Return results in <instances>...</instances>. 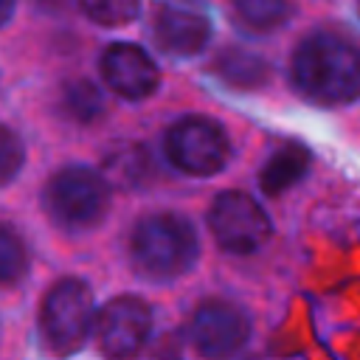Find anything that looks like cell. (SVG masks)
I'll return each mask as SVG.
<instances>
[{"label": "cell", "instance_id": "2", "mask_svg": "<svg viewBox=\"0 0 360 360\" xmlns=\"http://www.w3.org/2000/svg\"><path fill=\"white\" fill-rule=\"evenodd\" d=\"M200 242L194 225L180 214H149L129 236V256L141 276L166 281L188 273L197 262Z\"/></svg>", "mask_w": 360, "mask_h": 360}, {"label": "cell", "instance_id": "14", "mask_svg": "<svg viewBox=\"0 0 360 360\" xmlns=\"http://www.w3.org/2000/svg\"><path fill=\"white\" fill-rule=\"evenodd\" d=\"M233 17L242 28L256 31V34H270L292 17V3L290 0H231Z\"/></svg>", "mask_w": 360, "mask_h": 360}, {"label": "cell", "instance_id": "13", "mask_svg": "<svg viewBox=\"0 0 360 360\" xmlns=\"http://www.w3.org/2000/svg\"><path fill=\"white\" fill-rule=\"evenodd\" d=\"M149 174V152L141 143H118L104 158V177L112 186L132 188Z\"/></svg>", "mask_w": 360, "mask_h": 360}, {"label": "cell", "instance_id": "5", "mask_svg": "<svg viewBox=\"0 0 360 360\" xmlns=\"http://www.w3.org/2000/svg\"><path fill=\"white\" fill-rule=\"evenodd\" d=\"M166 158L186 174L208 177L225 169L231 158V143L225 129L202 115H186L166 132Z\"/></svg>", "mask_w": 360, "mask_h": 360}, {"label": "cell", "instance_id": "1", "mask_svg": "<svg viewBox=\"0 0 360 360\" xmlns=\"http://www.w3.org/2000/svg\"><path fill=\"white\" fill-rule=\"evenodd\" d=\"M292 84L315 104H349L360 98V45L329 31L304 37L290 62Z\"/></svg>", "mask_w": 360, "mask_h": 360}, {"label": "cell", "instance_id": "8", "mask_svg": "<svg viewBox=\"0 0 360 360\" xmlns=\"http://www.w3.org/2000/svg\"><path fill=\"white\" fill-rule=\"evenodd\" d=\"M152 332V309L135 295H118L96 315V340L110 360L135 357Z\"/></svg>", "mask_w": 360, "mask_h": 360}, {"label": "cell", "instance_id": "20", "mask_svg": "<svg viewBox=\"0 0 360 360\" xmlns=\"http://www.w3.org/2000/svg\"><path fill=\"white\" fill-rule=\"evenodd\" d=\"M39 8H62L65 6V0H34Z\"/></svg>", "mask_w": 360, "mask_h": 360}, {"label": "cell", "instance_id": "11", "mask_svg": "<svg viewBox=\"0 0 360 360\" xmlns=\"http://www.w3.org/2000/svg\"><path fill=\"white\" fill-rule=\"evenodd\" d=\"M307 169H309V152L298 143H284L281 149H276L267 158V163L259 174V183H262L264 194L276 197V194L292 188L307 174Z\"/></svg>", "mask_w": 360, "mask_h": 360}, {"label": "cell", "instance_id": "12", "mask_svg": "<svg viewBox=\"0 0 360 360\" xmlns=\"http://www.w3.org/2000/svg\"><path fill=\"white\" fill-rule=\"evenodd\" d=\"M214 70L222 82H228L231 87H242V90H250V87H259L267 82V62L250 51H242V48H228L217 56L214 62Z\"/></svg>", "mask_w": 360, "mask_h": 360}, {"label": "cell", "instance_id": "3", "mask_svg": "<svg viewBox=\"0 0 360 360\" xmlns=\"http://www.w3.org/2000/svg\"><path fill=\"white\" fill-rule=\"evenodd\" d=\"M96 315L98 312L93 309V292L84 281L79 278L56 281L45 292L42 309H39V326H42L45 346L53 354L79 352L87 343L90 329L96 326Z\"/></svg>", "mask_w": 360, "mask_h": 360}, {"label": "cell", "instance_id": "17", "mask_svg": "<svg viewBox=\"0 0 360 360\" xmlns=\"http://www.w3.org/2000/svg\"><path fill=\"white\" fill-rule=\"evenodd\" d=\"M79 6L93 22L107 25V28H118V25H127L138 17L141 0H79Z\"/></svg>", "mask_w": 360, "mask_h": 360}, {"label": "cell", "instance_id": "4", "mask_svg": "<svg viewBox=\"0 0 360 360\" xmlns=\"http://www.w3.org/2000/svg\"><path fill=\"white\" fill-rule=\"evenodd\" d=\"M110 202L107 177L87 166H65L59 169L45 188L48 214L70 231L93 228Z\"/></svg>", "mask_w": 360, "mask_h": 360}, {"label": "cell", "instance_id": "15", "mask_svg": "<svg viewBox=\"0 0 360 360\" xmlns=\"http://www.w3.org/2000/svg\"><path fill=\"white\" fill-rule=\"evenodd\" d=\"M59 107L62 112L76 121V124H93L101 118L104 112V98L98 93V87L87 79H73L62 87V96H59Z\"/></svg>", "mask_w": 360, "mask_h": 360}, {"label": "cell", "instance_id": "16", "mask_svg": "<svg viewBox=\"0 0 360 360\" xmlns=\"http://www.w3.org/2000/svg\"><path fill=\"white\" fill-rule=\"evenodd\" d=\"M28 270V248L22 236L0 222V284H14Z\"/></svg>", "mask_w": 360, "mask_h": 360}, {"label": "cell", "instance_id": "19", "mask_svg": "<svg viewBox=\"0 0 360 360\" xmlns=\"http://www.w3.org/2000/svg\"><path fill=\"white\" fill-rule=\"evenodd\" d=\"M14 3H17V0H0V25H6V22L11 20V14H14Z\"/></svg>", "mask_w": 360, "mask_h": 360}, {"label": "cell", "instance_id": "6", "mask_svg": "<svg viewBox=\"0 0 360 360\" xmlns=\"http://www.w3.org/2000/svg\"><path fill=\"white\" fill-rule=\"evenodd\" d=\"M208 225L217 245L239 256L256 253L273 233L270 217L245 191H222L208 211Z\"/></svg>", "mask_w": 360, "mask_h": 360}, {"label": "cell", "instance_id": "9", "mask_svg": "<svg viewBox=\"0 0 360 360\" xmlns=\"http://www.w3.org/2000/svg\"><path fill=\"white\" fill-rule=\"evenodd\" d=\"M101 76L112 93L129 101L149 98L160 84L158 65L132 42H115L101 53Z\"/></svg>", "mask_w": 360, "mask_h": 360}, {"label": "cell", "instance_id": "10", "mask_svg": "<svg viewBox=\"0 0 360 360\" xmlns=\"http://www.w3.org/2000/svg\"><path fill=\"white\" fill-rule=\"evenodd\" d=\"M211 37V22L205 14L174 6V3H160L155 11V39L158 45L172 53V56H194L208 45Z\"/></svg>", "mask_w": 360, "mask_h": 360}, {"label": "cell", "instance_id": "7", "mask_svg": "<svg viewBox=\"0 0 360 360\" xmlns=\"http://www.w3.org/2000/svg\"><path fill=\"white\" fill-rule=\"evenodd\" d=\"M250 338V321L242 307L225 298L202 301L188 323L191 346L208 360H228L245 349Z\"/></svg>", "mask_w": 360, "mask_h": 360}, {"label": "cell", "instance_id": "18", "mask_svg": "<svg viewBox=\"0 0 360 360\" xmlns=\"http://www.w3.org/2000/svg\"><path fill=\"white\" fill-rule=\"evenodd\" d=\"M22 160H25L22 141L17 138L14 129L0 127V186L11 183L17 177V172L22 169Z\"/></svg>", "mask_w": 360, "mask_h": 360}]
</instances>
